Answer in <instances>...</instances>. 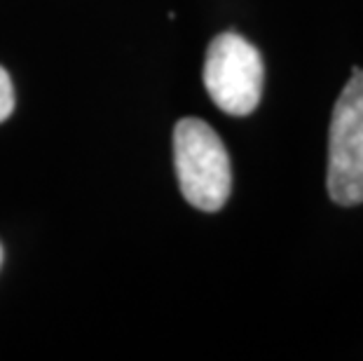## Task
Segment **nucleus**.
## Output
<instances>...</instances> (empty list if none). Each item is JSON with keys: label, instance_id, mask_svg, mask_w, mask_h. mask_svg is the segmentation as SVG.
Returning a JSON list of instances; mask_svg holds the SVG:
<instances>
[{"label": "nucleus", "instance_id": "nucleus-1", "mask_svg": "<svg viewBox=\"0 0 363 361\" xmlns=\"http://www.w3.org/2000/svg\"><path fill=\"white\" fill-rule=\"evenodd\" d=\"M174 167L183 197L202 211H218L233 190L230 155L204 120L185 118L174 129Z\"/></svg>", "mask_w": 363, "mask_h": 361}, {"label": "nucleus", "instance_id": "nucleus-2", "mask_svg": "<svg viewBox=\"0 0 363 361\" xmlns=\"http://www.w3.org/2000/svg\"><path fill=\"white\" fill-rule=\"evenodd\" d=\"M262 82V57L244 35L228 30L213 38L204 61V87L223 113L242 118L256 111Z\"/></svg>", "mask_w": 363, "mask_h": 361}, {"label": "nucleus", "instance_id": "nucleus-3", "mask_svg": "<svg viewBox=\"0 0 363 361\" xmlns=\"http://www.w3.org/2000/svg\"><path fill=\"white\" fill-rule=\"evenodd\" d=\"M328 195L340 206L363 202V68L335 101L328 136Z\"/></svg>", "mask_w": 363, "mask_h": 361}, {"label": "nucleus", "instance_id": "nucleus-4", "mask_svg": "<svg viewBox=\"0 0 363 361\" xmlns=\"http://www.w3.org/2000/svg\"><path fill=\"white\" fill-rule=\"evenodd\" d=\"M14 111V87L10 75L0 66V122H5Z\"/></svg>", "mask_w": 363, "mask_h": 361}, {"label": "nucleus", "instance_id": "nucleus-5", "mask_svg": "<svg viewBox=\"0 0 363 361\" xmlns=\"http://www.w3.org/2000/svg\"><path fill=\"white\" fill-rule=\"evenodd\" d=\"M0 265H3V247H0Z\"/></svg>", "mask_w": 363, "mask_h": 361}]
</instances>
